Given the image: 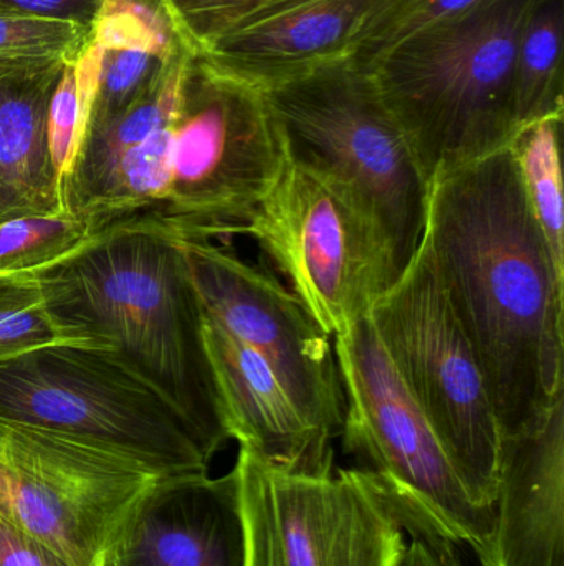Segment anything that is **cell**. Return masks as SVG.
<instances>
[{"label":"cell","mask_w":564,"mask_h":566,"mask_svg":"<svg viewBox=\"0 0 564 566\" xmlns=\"http://www.w3.org/2000/svg\"><path fill=\"white\" fill-rule=\"evenodd\" d=\"M423 245L499 415L502 436L564 396V277L512 149L436 176Z\"/></svg>","instance_id":"6da1fadb"},{"label":"cell","mask_w":564,"mask_h":566,"mask_svg":"<svg viewBox=\"0 0 564 566\" xmlns=\"http://www.w3.org/2000/svg\"><path fill=\"white\" fill-rule=\"evenodd\" d=\"M35 277L68 342L108 348L181 412L209 458L228 441L181 239L119 226Z\"/></svg>","instance_id":"7a4b0ae2"},{"label":"cell","mask_w":564,"mask_h":566,"mask_svg":"<svg viewBox=\"0 0 564 566\" xmlns=\"http://www.w3.org/2000/svg\"><path fill=\"white\" fill-rule=\"evenodd\" d=\"M535 0H483L401 42L368 69L427 185L509 148L515 62Z\"/></svg>","instance_id":"3957f363"},{"label":"cell","mask_w":564,"mask_h":566,"mask_svg":"<svg viewBox=\"0 0 564 566\" xmlns=\"http://www.w3.org/2000/svg\"><path fill=\"white\" fill-rule=\"evenodd\" d=\"M264 93L287 158L354 202L401 277L423 242L429 185L373 75L343 56Z\"/></svg>","instance_id":"277c9868"},{"label":"cell","mask_w":564,"mask_h":566,"mask_svg":"<svg viewBox=\"0 0 564 566\" xmlns=\"http://www.w3.org/2000/svg\"><path fill=\"white\" fill-rule=\"evenodd\" d=\"M0 419L111 452L158 478L207 474L181 412L105 346L63 342L0 361Z\"/></svg>","instance_id":"5b68a950"},{"label":"cell","mask_w":564,"mask_h":566,"mask_svg":"<svg viewBox=\"0 0 564 566\" xmlns=\"http://www.w3.org/2000/svg\"><path fill=\"white\" fill-rule=\"evenodd\" d=\"M287 163L264 90L192 55L155 226L182 241L241 234Z\"/></svg>","instance_id":"8992f818"},{"label":"cell","mask_w":564,"mask_h":566,"mask_svg":"<svg viewBox=\"0 0 564 566\" xmlns=\"http://www.w3.org/2000/svg\"><path fill=\"white\" fill-rule=\"evenodd\" d=\"M370 318L464 484L493 511L502 426L479 358L423 242L403 275L373 303Z\"/></svg>","instance_id":"52a82bcc"},{"label":"cell","mask_w":564,"mask_h":566,"mask_svg":"<svg viewBox=\"0 0 564 566\" xmlns=\"http://www.w3.org/2000/svg\"><path fill=\"white\" fill-rule=\"evenodd\" d=\"M333 346L344 395V451L394 497L429 515L453 541L479 555L492 534L493 511L464 484L370 315L333 336Z\"/></svg>","instance_id":"ba28073f"},{"label":"cell","mask_w":564,"mask_h":566,"mask_svg":"<svg viewBox=\"0 0 564 566\" xmlns=\"http://www.w3.org/2000/svg\"><path fill=\"white\" fill-rule=\"evenodd\" d=\"M241 234L251 235L333 338L400 279L373 222L327 179L287 158Z\"/></svg>","instance_id":"9c48e42d"},{"label":"cell","mask_w":564,"mask_h":566,"mask_svg":"<svg viewBox=\"0 0 564 566\" xmlns=\"http://www.w3.org/2000/svg\"><path fill=\"white\" fill-rule=\"evenodd\" d=\"M234 469L247 566H397L406 538L396 501L368 469L294 475L244 449Z\"/></svg>","instance_id":"30bf717a"},{"label":"cell","mask_w":564,"mask_h":566,"mask_svg":"<svg viewBox=\"0 0 564 566\" xmlns=\"http://www.w3.org/2000/svg\"><path fill=\"white\" fill-rule=\"evenodd\" d=\"M158 475L66 436L0 419V518L75 566H106L123 518Z\"/></svg>","instance_id":"8fae6325"},{"label":"cell","mask_w":564,"mask_h":566,"mask_svg":"<svg viewBox=\"0 0 564 566\" xmlns=\"http://www.w3.org/2000/svg\"><path fill=\"white\" fill-rule=\"evenodd\" d=\"M202 308L274 369L298 408L337 439L344 395L333 338L277 279L211 241H182Z\"/></svg>","instance_id":"7c38bea8"},{"label":"cell","mask_w":564,"mask_h":566,"mask_svg":"<svg viewBox=\"0 0 564 566\" xmlns=\"http://www.w3.org/2000/svg\"><path fill=\"white\" fill-rule=\"evenodd\" d=\"M248 542L235 469L156 478L119 524L106 566H247Z\"/></svg>","instance_id":"4fadbf2b"},{"label":"cell","mask_w":564,"mask_h":566,"mask_svg":"<svg viewBox=\"0 0 564 566\" xmlns=\"http://www.w3.org/2000/svg\"><path fill=\"white\" fill-rule=\"evenodd\" d=\"M386 0H265L194 55L209 70L267 90L343 56Z\"/></svg>","instance_id":"5bb4252c"},{"label":"cell","mask_w":564,"mask_h":566,"mask_svg":"<svg viewBox=\"0 0 564 566\" xmlns=\"http://www.w3.org/2000/svg\"><path fill=\"white\" fill-rule=\"evenodd\" d=\"M204 342L228 439L277 471L331 474L333 439L305 416L265 359L205 312Z\"/></svg>","instance_id":"9a60e30c"},{"label":"cell","mask_w":564,"mask_h":566,"mask_svg":"<svg viewBox=\"0 0 564 566\" xmlns=\"http://www.w3.org/2000/svg\"><path fill=\"white\" fill-rule=\"evenodd\" d=\"M480 566H564V396L502 438L493 528Z\"/></svg>","instance_id":"2e32d148"},{"label":"cell","mask_w":564,"mask_h":566,"mask_svg":"<svg viewBox=\"0 0 564 566\" xmlns=\"http://www.w3.org/2000/svg\"><path fill=\"white\" fill-rule=\"evenodd\" d=\"M65 63L0 60V222L63 212L49 109Z\"/></svg>","instance_id":"e0dca14e"},{"label":"cell","mask_w":564,"mask_h":566,"mask_svg":"<svg viewBox=\"0 0 564 566\" xmlns=\"http://www.w3.org/2000/svg\"><path fill=\"white\" fill-rule=\"evenodd\" d=\"M564 0H535L520 36L513 83L517 133L564 115Z\"/></svg>","instance_id":"ac0fdd59"},{"label":"cell","mask_w":564,"mask_h":566,"mask_svg":"<svg viewBox=\"0 0 564 566\" xmlns=\"http://www.w3.org/2000/svg\"><path fill=\"white\" fill-rule=\"evenodd\" d=\"M563 116L533 123L510 143L526 201L545 238L556 271L564 277V202L560 142Z\"/></svg>","instance_id":"d6986e66"},{"label":"cell","mask_w":564,"mask_h":566,"mask_svg":"<svg viewBox=\"0 0 564 566\" xmlns=\"http://www.w3.org/2000/svg\"><path fill=\"white\" fill-rule=\"evenodd\" d=\"M88 219L60 212L0 222V274H36L102 234Z\"/></svg>","instance_id":"ffe728a7"},{"label":"cell","mask_w":564,"mask_h":566,"mask_svg":"<svg viewBox=\"0 0 564 566\" xmlns=\"http://www.w3.org/2000/svg\"><path fill=\"white\" fill-rule=\"evenodd\" d=\"M92 30L72 20L36 15L0 6V60L78 62Z\"/></svg>","instance_id":"44dd1931"},{"label":"cell","mask_w":564,"mask_h":566,"mask_svg":"<svg viewBox=\"0 0 564 566\" xmlns=\"http://www.w3.org/2000/svg\"><path fill=\"white\" fill-rule=\"evenodd\" d=\"M483 0H386L358 40L351 59L363 69L404 40L467 12Z\"/></svg>","instance_id":"7402d4cb"},{"label":"cell","mask_w":564,"mask_h":566,"mask_svg":"<svg viewBox=\"0 0 564 566\" xmlns=\"http://www.w3.org/2000/svg\"><path fill=\"white\" fill-rule=\"evenodd\" d=\"M63 342L68 339L50 316L35 274H0V361Z\"/></svg>","instance_id":"603a6c76"},{"label":"cell","mask_w":564,"mask_h":566,"mask_svg":"<svg viewBox=\"0 0 564 566\" xmlns=\"http://www.w3.org/2000/svg\"><path fill=\"white\" fill-rule=\"evenodd\" d=\"M162 63L164 60L158 59L148 50H103L102 70H99L98 86H96L95 102L89 113L85 139L89 135L108 128L119 115H123L141 95L142 90L148 86Z\"/></svg>","instance_id":"cb8c5ba5"},{"label":"cell","mask_w":564,"mask_h":566,"mask_svg":"<svg viewBox=\"0 0 564 566\" xmlns=\"http://www.w3.org/2000/svg\"><path fill=\"white\" fill-rule=\"evenodd\" d=\"M265 0H159L178 42L191 55L204 52L225 30Z\"/></svg>","instance_id":"d4e9b609"},{"label":"cell","mask_w":564,"mask_h":566,"mask_svg":"<svg viewBox=\"0 0 564 566\" xmlns=\"http://www.w3.org/2000/svg\"><path fill=\"white\" fill-rule=\"evenodd\" d=\"M89 112L79 92L75 63L63 69L49 109V149L60 195L85 139Z\"/></svg>","instance_id":"484cf974"},{"label":"cell","mask_w":564,"mask_h":566,"mask_svg":"<svg viewBox=\"0 0 564 566\" xmlns=\"http://www.w3.org/2000/svg\"><path fill=\"white\" fill-rule=\"evenodd\" d=\"M394 497V495H393ZM400 512L406 547L397 566H466L453 541L429 515L394 497Z\"/></svg>","instance_id":"4316f807"},{"label":"cell","mask_w":564,"mask_h":566,"mask_svg":"<svg viewBox=\"0 0 564 566\" xmlns=\"http://www.w3.org/2000/svg\"><path fill=\"white\" fill-rule=\"evenodd\" d=\"M0 566H75L49 545L0 518Z\"/></svg>","instance_id":"83f0119b"},{"label":"cell","mask_w":564,"mask_h":566,"mask_svg":"<svg viewBox=\"0 0 564 566\" xmlns=\"http://www.w3.org/2000/svg\"><path fill=\"white\" fill-rule=\"evenodd\" d=\"M105 0H0V6L12 7L36 15L72 20L92 30Z\"/></svg>","instance_id":"f1b7e54d"}]
</instances>
